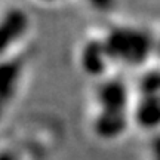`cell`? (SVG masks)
Listing matches in <instances>:
<instances>
[{
	"mask_svg": "<svg viewBox=\"0 0 160 160\" xmlns=\"http://www.w3.org/2000/svg\"><path fill=\"white\" fill-rule=\"evenodd\" d=\"M102 39L113 62L138 67L156 52L154 37L133 25H117L105 33Z\"/></svg>",
	"mask_w": 160,
	"mask_h": 160,
	"instance_id": "1",
	"label": "cell"
},
{
	"mask_svg": "<svg viewBox=\"0 0 160 160\" xmlns=\"http://www.w3.org/2000/svg\"><path fill=\"white\" fill-rule=\"evenodd\" d=\"M93 99L98 110L131 111L129 86L120 79H102L95 86Z\"/></svg>",
	"mask_w": 160,
	"mask_h": 160,
	"instance_id": "2",
	"label": "cell"
},
{
	"mask_svg": "<svg viewBox=\"0 0 160 160\" xmlns=\"http://www.w3.org/2000/svg\"><path fill=\"white\" fill-rule=\"evenodd\" d=\"M30 17L27 11L19 6H9L2 13V27H0V36H2V53L5 57L8 51L13 48L30 30Z\"/></svg>",
	"mask_w": 160,
	"mask_h": 160,
	"instance_id": "3",
	"label": "cell"
},
{
	"mask_svg": "<svg viewBox=\"0 0 160 160\" xmlns=\"http://www.w3.org/2000/svg\"><path fill=\"white\" fill-rule=\"evenodd\" d=\"M113 62L104 39L86 40L79 51V65L85 74L101 79L105 76L110 64Z\"/></svg>",
	"mask_w": 160,
	"mask_h": 160,
	"instance_id": "4",
	"label": "cell"
},
{
	"mask_svg": "<svg viewBox=\"0 0 160 160\" xmlns=\"http://www.w3.org/2000/svg\"><path fill=\"white\" fill-rule=\"evenodd\" d=\"M131 122V111L98 110L92 119V131L102 141H114L128 131Z\"/></svg>",
	"mask_w": 160,
	"mask_h": 160,
	"instance_id": "5",
	"label": "cell"
},
{
	"mask_svg": "<svg viewBox=\"0 0 160 160\" xmlns=\"http://www.w3.org/2000/svg\"><path fill=\"white\" fill-rule=\"evenodd\" d=\"M132 123L147 132H160V95L139 97L131 110Z\"/></svg>",
	"mask_w": 160,
	"mask_h": 160,
	"instance_id": "6",
	"label": "cell"
},
{
	"mask_svg": "<svg viewBox=\"0 0 160 160\" xmlns=\"http://www.w3.org/2000/svg\"><path fill=\"white\" fill-rule=\"evenodd\" d=\"M137 88L139 92V97L160 95V70L154 68L141 73Z\"/></svg>",
	"mask_w": 160,
	"mask_h": 160,
	"instance_id": "7",
	"label": "cell"
},
{
	"mask_svg": "<svg viewBox=\"0 0 160 160\" xmlns=\"http://www.w3.org/2000/svg\"><path fill=\"white\" fill-rule=\"evenodd\" d=\"M19 71H21V68L12 61L9 64L6 62L3 65V70H2V95H3L5 102L8 97H11V93H13L15 88L18 86Z\"/></svg>",
	"mask_w": 160,
	"mask_h": 160,
	"instance_id": "8",
	"label": "cell"
},
{
	"mask_svg": "<svg viewBox=\"0 0 160 160\" xmlns=\"http://www.w3.org/2000/svg\"><path fill=\"white\" fill-rule=\"evenodd\" d=\"M150 157L151 160H160V132L154 133L150 142Z\"/></svg>",
	"mask_w": 160,
	"mask_h": 160,
	"instance_id": "9",
	"label": "cell"
},
{
	"mask_svg": "<svg viewBox=\"0 0 160 160\" xmlns=\"http://www.w3.org/2000/svg\"><path fill=\"white\" fill-rule=\"evenodd\" d=\"M95 8H108L113 0H89Z\"/></svg>",
	"mask_w": 160,
	"mask_h": 160,
	"instance_id": "10",
	"label": "cell"
},
{
	"mask_svg": "<svg viewBox=\"0 0 160 160\" xmlns=\"http://www.w3.org/2000/svg\"><path fill=\"white\" fill-rule=\"evenodd\" d=\"M40 3H46V5H52V3H57V2H61V0H37Z\"/></svg>",
	"mask_w": 160,
	"mask_h": 160,
	"instance_id": "11",
	"label": "cell"
},
{
	"mask_svg": "<svg viewBox=\"0 0 160 160\" xmlns=\"http://www.w3.org/2000/svg\"><path fill=\"white\" fill-rule=\"evenodd\" d=\"M156 52L160 55V37L159 39H156Z\"/></svg>",
	"mask_w": 160,
	"mask_h": 160,
	"instance_id": "12",
	"label": "cell"
}]
</instances>
